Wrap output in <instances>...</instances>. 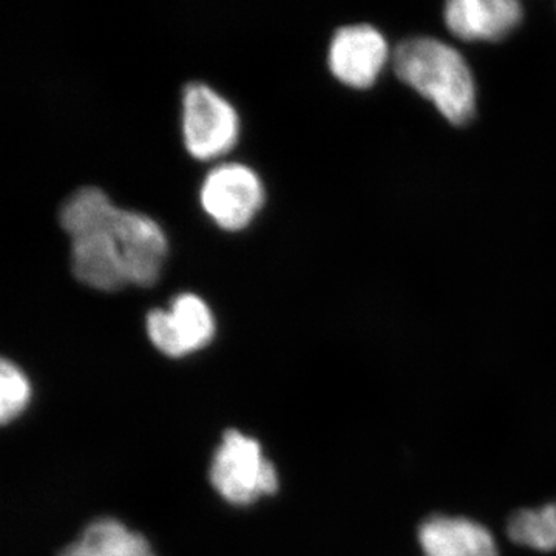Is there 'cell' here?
I'll return each instance as SVG.
<instances>
[{"label": "cell", "instance_id": "1", "mask_svg": "<svg viewBox=\"0 0 556 556\" xmlns=\"http://www.w3.org/2000/svg\"><path fill=\"white\" fill-rule=\"evenodd\" d=\"M394 72L402 83L433 102L453 126L473 118V76L464 58L447 43L430 38L401 43L394 53Z\"/></svg>", "mask_w": 556, "mask_h": 556}, {"label": "cell", "instance_id": "2", "mask_svg": "<svg viewBox=\"0 0 556 556\" xmlns=\"http://www.w3.org/2000/svg\"><path fill=\"white\" fill-rule=\"evenodd\" d=\"M237 110L203 83H190L182 93V137L197 160L225 155L239 139Z\"/></svg>", "mask_w": 556, "mask_h": 556}, {"label": "cell", "instance_id": "3", "mask_svg": "<svg viewBox=\"0 0 556 556\" xmlns=\"http://www.w3.org/2000/svg\"><path fill=\"white\" fill-rule=\"evenodd\" d=\"M211 479L219 495L240 506L254 503L260 495H273L278 489L276 468L262 456L258 442L236 430L225 434Z\"/></svg>", "mask_w": 556, "mask_h": 556}, {"label": "cell", "instance_id": "4", "mask_svg": "<svg viewBox=\"0 0 556 556\" xmlns=\"http://www.w3.org/2000/svg\"><path fill=\"white\" fill-rule=\"evenodd\" d=\"M200 200L219 228L240 230L247 228L262 208L265 189L251 167L225 163L208 172L201 185Z\"/></svg>", "mask_w": 556, "mask_h": 556}, {"label": "cell", "instance_id": "5", "mask_svg": "<svg viewBox=\"0 0 556 556\" xmlns=\"http://www.w3.org/2000/svg\"><path fill=\"white\" fill-rule=\"evenodd\" d=\"M110 226L123 244L129 283L144 288L155 285L169 248L159 223L141 212L115 206Z\"/></svg>", "mask_w": 556, "mask_h": 556}, {"label": "cell", "instance_id": "6", "mask_svg": "<svg viewBox=\"0 0 556 556\" xmlns=\"http://www.w3.org/2000/svg\"><path fill=\"white\" fill-rule=\"evenodd\" d=\"M113 208L115 204L100 225L72 237L73 273L83 283L100 291H116L129 285L123 244L110 226Z\"/></svg>", "mask_w": 556, "mask_h": 556}, {"label": "cell", "instance_id": "7", "mask_svg": "<svg viewBox=\"0 0 556 556\" xmlns=\"http://www.w3.org/2000/svg\"><path fill=\"white\" fill-rule=\"evenodd\" d=\"M387 60V40L371 25L340 28L329 46L328 64L332 75L354 89L371 87Z\"/></svg>", "mask_w": 556, "mask_h": 556}, {"label": "cell", "instance_id": "8", "mask_svg": "<svg viewBox=\"0 0 556 556\" xmlns=\"http://www.w3.org/2000/svg\"><path fill=\"white\" fill-rule=\"evenodd\" d=\"M417 538L424 556H501L490 530L473 519L431 515Z\"/></svg>", "mask_w": 556, "mask_h": 556}, {"label": "cell", "instance_id": "9", "mask_svg": "<svg viewBox=\"0 0 556 556\" xmlns=\"http://www.w3.org/2000/svg\"><path fill=\"white\" fill-rule=\"evenodd\" d=\"M515 0H453L445 7L448 30L463 40H500L521 22Z\"/></svg>", "mask_w": 556, "mask_h": 556}, {"label": "cell", "instance_id": "10", "mask_svg": "<svg viewBox=\"0 0 556 556\" xmlns=\"http://www.w3.org/2000/svg\"><path fill=\"white\" fill-rule=\"evenodd\" d=\"M169 314L186 354L206 346L214 338V316L199 295L189 292L177 295L172 300Z\"/></svg>", "mask_w": 556, "mask_h": 556}, {"label": "cell", "instance_id": "11", "mask_svg": "<svg viewBox=\"0 0 556 556\" xmlns=\"http://www.w3.org/2000/svg\"><path fill=\"white\" fill-rule=\"evenodd\" d=\"M507 533L518 546L536 552L556 551V503L515 511L508 519Z\"/></svg>", "mask_w": 556, "mask_h": 556}, {"label": "cell", "instance_id": "12", "mask_svg": "<svg viewBox=\"0 0 556 556\" xmlns=\"http://www.w3.org/2000/svg\"><path fill=\"white\" fill-rule=\"evenodd\" d=\"M131 535L116 519H100L87 527L80 543L86 544L100 556H124L129 547Z\"/></svg>", "mask_w": 556, "mask_h": 556}, {"label": "cell", "instance_id": "13", "mask_svg": "<svg viewBox=\"0 0 556 556\" xmlns=\"http://www.w3.org/2000/svg\"><path fill=\"white\" fill-rule=\"evenodd\" d=\"M0 417L2 422L7 424L20 416L30 401L28 380L22 375L21 369L7 358H3L0 367Z\"/></svg>", "mask_w": 556, "mask_h": 556}, {"label": "cell", "instance_id": "14", "mask_svg": "<svg viewBox=\"0 0 556 556\" xmlns=\"http://www.w3.org/2000/svg\"><path fill=\"white\" fill-rule=\"evenodd\" d=\"M148 332L153 345L159 348L161 353L169 357L186 356L181 342H179L177 331H175L174 324H172L169 309L150 311L148 316Z\"/></svg>", "mask_w": 556, "mask_h": 556}, {"label": "cell", "instance_id": "15", "mask_svg": "<svg viewBox=\"0 0 556 556\" xmlns=\"http://www.w3.org/2000/svg\"><path fill=\"white\" fill-rule=\"evenodd\" d=\"M124 556H155L150 544L138 533L131 535L129 547H127L126 555Z\"/></svg>", "mask_w": 556, "mask_h": 556}, {"label": "cell", "instance_id": "16", "mask_svg": "<svg viewBox=\"0 0 556 556\" xmlns=\"http://www.w3.org/2000/svg\"><path fill=\"white\" fill-rule=\"evenodd\" d=\"M61 556H100L98 554H94L91 548L87 547L84 543H75L72 544V546H68L67 548H64L62 551Z\"/></svg>", "mask_w": 556, "mask_h": 556}]
</instances>
